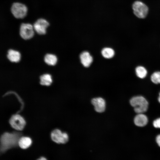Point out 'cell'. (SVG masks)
Listing matches in <instances>:
<instances>
[{
	"mask_svg": "<svg viewBox=\"0 0 160 160\" xmlns=\"http://www.w3.org/2000/svg\"><path fill=\"white\" fill-rule=\"evenodd\" d=\"M130 103L134 108L135 111L138 114L144 113L148 108V103L146 99L142 96L132 97L130 100Z\"/></svg>",
	"mask_w": 160,
	"mask_h": 160,
	"instance_id": "6da1fadb",
	"label": "cell"
},
{
	"mask_svg": "<svg viewBox=\"0 0 160 160\" xmlns=\"http://www.w3.org/2000/svg\"><path fill=\"white\" fill-rule=\"evenodd\" d=\"M28 9L24 4L18 2H14L11 8V11L13 16L17 19H23L26 16Z\"/></svg>",
	"mask_w": 160,
	"mask_h": 160,
	"instance_id": "7a4b0ae2",
	"label": "cell"
},
{
	"mask_svg": "<svg viewBox=\"0 0 160 160\" xmlns=\"http://www.w3.org/2000/svg\"><path fill=\"white\" fill-rule=\"evenodd\" d=\"M132 9L134 14L140 18H145L148 12V7L143 2L139 1H137L134 3Z\"/></svg>",
	"mask_w": 160,
	"mask_h": 160,
	"instance_id": "3957f363",
	"label": "cell"
},
{
	"mask_svg": "<svg viewBox=\"0 0 160 160\" xmlns=\"http://www.w3.org/2000/svg\"><path fill=\"white\" fill-rule=\"evenodd\" d=\"M33 26L29 23H22L20 26V35L22 38L28 40L32 38L34 35Z\"/></svg>",
	"mask_w": 160,
	"mask_h": 160,
	"instance_id": "277c9868",
	"label": "cell"
},
{
	"mask_svg": "<svg viewBox=\"0 0 160 160\" xmlns=\"http://www.w3.org/2000/svg\"><path fill=\"white\" fill-rule=\"evenodd\" d=\"M51 138L54 142L58 144H65L69 140L68 134L65 132H62L58 129L53 130L51 134Z\"/></svg>",
	"mask_w": 160,
	"mask_h": 160,
	"instance_id": "5b68a950",
	"label": "cell"
},
{
	"mask_svg": "<svg viewBox=\"0 0 160 160\" xmlns=\"http://www.w3.org/2000/svg\"><path fill=\"white\" fill-rule=\"evenodd\" d=\"M49 25V23L46 19L43 18L38 19L33 25L34 31L38 34L43 35L46 34V29Z\"/></svg>",
	"mask_w": 160,
	"mask_h": 160,
	"instance_id": "8992f818",
	"label": "cell"
},
{
	"mask_svg": "<svg viewBox=\"0 0 160 160\" xmlns=\"http://www.w3.org/2000/svg\"><path fill=\"white\" fill-rule=\"evenodd\" d=\"M9 122L12 128L18 130H22L26 124L24 119L18 114L13 115L10 118Z\"/></svg>",
	"mask_w": 160,
	"mask_h": 160,
	"instance_id": "52a82bcc",
	"label": "cell"
},
{
	"mask_svg": "<svg viewBox=\"0 0 160 160\" xmlns=\"http://www.w3.org/2000/svg\"><path fill=\"white\" fill-rule=\"evenodd\" d=\"M91 102L94 107L95 110L97 112L102 113L105 111L106 103L103 98L101 97L93 98L92 99Z\"/></svg>",
	"mask_w": 160,
	"mask_h": 160,
	"instance_id": "ba28073f",
	"label": "cell"
},
{
	"mask_svg": "<svg viewBox=\"0 0 160 160\" xmlns=\"http://www.w3.org/2000/svg\"><path fill=\"white\" fill-rule=\"evenodd\" d=\"M80 58L82 65L86 67H89L93 61L92 57L89 52L84 51L81 53Z\"/></svg>",
	"mask_w": 160,
	"mask_h": 160,
	"instance_id": "9c48e42d",
	"label": "cell"
},
{
	"mask_svg": "<svg viewBox=\"0 0 160 160\" xmlns=\"http://www.w3.org/2000/svg\"><path fill=\"white\" fill-rule=\"evenodd\" d=\"M134 123L137 126L143 127L145 126L148 122L147 116L143 113H139L134 119Z\"/></svg>",
	"mask_w": 160,
	"mask_h": 160,
	"instance_id": "30bf717a",
	"label": "cell"
},
{
	"mask_svg": "<svg viewBox=\"0 0 160 160\" xmlns=\"http://www.w3.org/2000/svg\"><path fill=\"white\" fill-rule=\"evenodd\" d=\"M20 54L16 50L9 49L7 51V58L11 62L17 63L20 59Z\"/></svg>",
	"mask_w": 160,
	"mask_h": 160,
	"instance_id": "8fae6325",
	"label": "cell"
},
{
	"mask_svg": "<svg viewBox=\"0 0 160 160\" xmlns=\"http://www.w3.org/2000/svg\"><path fill=\"white\" fill-rule=\"evenodd\" d=\"M32 143L31 139L28 137H23L20 138L18 143L19 146L23 149L28 148Z\"/></svg>",
	"mask_w": 160,
	"mask_h": 160,
	"instance_id": "7c38bea8",
	"label": "cell"
},
{
	"mask_svg": "<svg viewBox=\"0 0 160 160\" xmlns=\"http://www.w3.org/2000/svg\"><path fill=\"white\" fill-rule=\"evenodd\" d=\"M44 60L45 62L49 65H55L57 63V58L54 55L47 54L44 56Z\"/></svg>",
	"mask_w": 160,
	"mask_h": 160,
	"instance_id": "4fadbf2b",
	"label": "cell"
},
{
	"mask_svg": "<svg viewBox=\"0 0 160 160\" xmlns=\"http://www.w3.org/2000/svg\"><path fill=\"white\" fill-rule=\"evenodd\" d=\"M40 84L42 85L49 86L52 82L51 75L49 74H44L40 77Z\"/></svg>",
	"mask_w": 160,
	"mask_h": 160,
	"instance_id": "5bb4252c",
	"label": "cell"
},
{
	"mask_svg": "<svg viewBox=\"0 0 160 160\" xmlns=\"http://www.w3.org/2000/svg\"><path fill=\"white\" fill-rule=\"evenodd\" d=\"M135 73L138 77L142 79L145 78L147 74V70L142 66H137L135 69Z\"/></svg>",
	"mask_w": 160,
	"mask_h": 160,
	"instance_id": "9a60e30c",
	"label": "cell"
},
{
	"mask_svg": "<svg viewBox=\"0 0 160 160\" xmlns=\"http://www.w3.org/2000/svg\"><path fill=\"white\" fill-rule=\"evenodd\" d=\"M101 53L103 56L107 59L113 57L115 54L114 50L112 48L108 47L103 49Z\"/></svg>",
	"mask_w": 160,
	"mask_h": 160,
	"instance_id": "2e32d148",
	"label": "cell"
},
{
	"mask_svg": "<svg viewBox=\"0 0 160 160\" xmlns=\"http://www.w3.org/2000/svg\"><path fill=\"white\" fill-rule=\"evenodd\" d=\"M151 80L154 84H160V71H156L153 73L151 76Z\"/></svg>",
	"mask_w": 160,
	"mask_h": 160,
	"instance_id": "e0dca14e",
	"label": "cell"
},
{
	"mask_svg": "<svg viewBox=\"0 0 160 160\" xmlns=\"http://www.w3.org/2000/svg\"><path fill=\"white\" fill-rule=\"evenodd\" d=\"M153 125L156 128H160V118L154 120L153 122Z\"/></svg>",
	"mask_w": 160,
	"mask_h": 160,
	"instance_id": "ac0fdd59",
	"label": "cell"
},
{
	"mask_svg": "<svg viewBox=\"0 0 160 160\" xmlns=\"http://www.w3.org/2000/svg\"><path fill=\"white\" fill-rule=\"evenodd\" d=\"M156 143L160 147V134L156 136Z\"/></svg>",
	"mask_w": 160,
	"mask_h": 160,
	"instance_id": "d6986e66",
	"label": "cell"
},
{
	"mask_svg": "<svg viewBox=\"0 0 160 160\" xmlns=\"http://www.w3.org/2000/svg\"><path fill=\"white\" fill-rule=\"evenodd\" d=\"M37 160H47V159L45 158L41 157L38 159Z\"/></svg>",
	"mask_w": 160,
	"mask_h": 160,
	"instance_id": "ffe728a7",
	"label": "cell"
},
{
	"mask_svg": "<svg viewBox=\"0 0 160 160\" xmlns=\"http://www.w3.org/2000/svg\"><path fill=\"white\" fill-rule=\"evenodd\" d=\"M158 100L159 102L160 103V92L159 93V96L158 98Z\"/></svg>",
	"mask_w": 160,
	"mask_h": 160,
	"instance_id": "44dd1931",
	"label": "cell"
}]
</instances>
